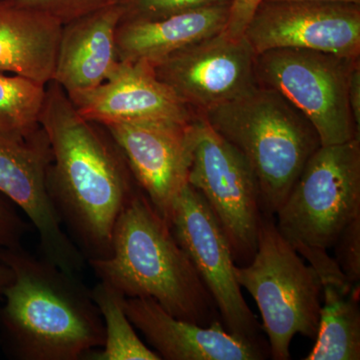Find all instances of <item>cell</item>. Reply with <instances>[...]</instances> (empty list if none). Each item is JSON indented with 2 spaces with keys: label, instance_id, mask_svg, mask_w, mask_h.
I'll return each mask as SVG.
<instances>
[{
  "label": "cell",
  "instance_id": "9",
  "mask_svg": "<svg viewBox=\"0 0 360 360\" xmlns=\"http://www.w3.org/2000/svg\"><path fill=\"white\" fill-rule=\"evenodd\" d=\"M169 226L212 295L227 331L264 345L262 326L236 278V264L226 236L205 198L189 184L175 200Z\"/></svg>",
  "mask_w": 360,
  "mask_h": 360
},
{
  "label": "cell",
  "instance_id": "3",
  "mask_svg": "<svg viewBox=\"0 0 360 360\" xmlns=\"http://www.w3.org/2000/svg\"><path fill=\"white\" fill-rule=\"evenodd\" d=\"M87 264L123 295L151 298L176 319L202 326L220 319L193 262L141 189L116 222L110 257Z\"/></svg>",
  "mask_w": 360,
  "mask_h": 360
},
{
  "label": "cell",
  "instance_id": "22",
  "mask_svg": "<svg viewBox=\"0 0 360 360\" xmlns=\"http://www.w3.org/2000/svg\"><path fill=\"white\" fill-rule=\"evenodd\" d=\"M232 0H120L122 20H155L174 14L208 8L231 6Z\"/></svg>",
  "mask_w": 360,
  "mask_h": 360
},
{
  "label": "cell",
  "instance_id": "16",
  "mask_svg": "<svg viewBox=\"0 0 360 360\" xmlns=\"http://www.w3.org/2000/svg\"><path fill=\"white\" fill-rule=\"evenodd\" d=\"M122 20L112 4L63 25L51 82L66 94L103 84L120 65L116 30Z\"/></svg>",
  "mask_w": 360,
  "mask_h": 360
},
{
  "label": "cell",
  "instance_id": "17",
  "mask_svg": "<svg viewBox=\"0 0 360 360\" xmlns=\"http://www.w3.org/2000/svg\"><path fill=\"white\" fill-rule=\"evenodd\" d=\"M229 6L208 7L155 20H122L116 30L118 58L155 63L187 45L224 32Z\"/></svg>",
  "mask_w": 360,
  "mask_h": 360
},
{
  "label": "cell",
  "instance_id": "8",
  "mask_svg": "<svg viewBox=\"0 0 360 360\" xmlns=\"http://www.w3.org/2000/svg\"><path fill=\"white\" fill-rule=\"evenodd\" d=\"M196 141L188 184L200 191L226 236L236 265L250 264L257 248L262 210L257 176L243 153L194 120Z\"/></svg>",
  "mask_w": 360,
  "mask_h": 360
},
{
  "label": "cell",
  "instance_id": "14",
  "mask_svg": "<svg viewBox=\"0 0 360 360\" xmlns=\"http://www.w3.org/2000/svg\"><path fill=\"white\" fill-rule=\"evenodd\" d=\"M68 94L85 120L101 127L118 123L193 122L198 115L155 77L148 63L120 61L105 82Z\"/></svg>",
  "mask_w": 360,
  "mask_h": 360
},
{
  "label": "cell",
  "instance_id": "26",
  "mask_svg": "<svg viewBox=\"0 0 360 360\" xmlns=\"http://www.w3.org/2000/svg\"><path fill=\"white\" fill-rule=\"evenodd\" d=\"M264 0H232L224 32L233 39L245 37L246 27Z\"/></svg>",
  "mask_w": 360,
  "mask_h": 360
},
{
  "label": "cell",
  "instance_id": "7",
  "mask_svg": "<svg viewBox=\"0 0 360 360\" xmlns=\"http://www.w3.org/2000/svg\"><path fill=\"white\" fill-rule=\"evenodd\" d=\"M360 58L328 52L277 49L257 54V84L283 94L311 122L321 146L360 139L349 101L350 71Z\"/></svg>",
  "mask_w": 360,
  "mask_h": 360
},
{
  "label": "cell",
  "instance_id": "29",
  "mask_svg": "<svg viewBox=\"0 0 360 360\" xmlns=\"http://www.w3.org/2000/svg\"><path fill=\"white\" fill-rule=\"evenodd\" d=\"M269 1L336 2V4H360V0H269Z\"/></svg>",
  "mask_w": 360,
  "mask_h": 360
},
{
  "label": "cell",
  "instance_id": "23",
  "mask_svg": "<svg viewBox=\"0 0 360 360\" xmlns=\"http://www.w3.org/2000/svg\"><path fill=\"white\" fill-rule=\"evenodd\" d=\"M18 6L51 16L61 25L120 0H11Z\"/></svg>",
  "mask_w": 360,
  "mask_h": 360
},
{
  "label": "cell",
  "instance_id": "11",
  "mask_svg": "<svg viewBox=\"0 0 360 360\" xmlns=\"http://www.w3.org/2000/svg\"><path fill=\"white\" fill-rule=\"evenodd\" d=\"M51 158V144L42 129L27 141L0 139V193L37 229L41 257L78 274L87 262L65 231L49 196L46 180Z\"/></svg>",
  "mask_w": 360,
  "mask_h": 360
},
{
  "label": "cell",
  "instance_id": "18",
  "mask_svg": "<svg viewBox=\"0 0 360 360\" xmlns=\"http://www.w3.org/2000/svg\"><path fill=\"white\" fill-rule=\"evenodd\" d=\"M63 25L47 14L0 1V72L47 84L53 77Z\"/></svg>",
  "mask_w": 360,
  "mask_h": 360
},
{
  "label": "cell",
  "instance_id": "4",
  "mask_svg": "<svg viewBox=\"0 0 360 360\" xmlns=\"http://www.w3.org/2000/svg\"><path fill=\"white\" fill-rule=\"evenodd\" d=\"M201 115L245 156L257 176L262 212L274 217L321 146L314 125L283 94L258 84Z\"/></svg>",
  "mask_w": 360,
  "mask_h": 360
},
{
  "label": "cell",
  "instance_id": "21",
  "mask_svg": "<svg viewBox=\"0 0 360 360\" xmlns=\"http://www.w3.org/2000/svg\"><path fill=\"white\" fill-rule=\"evenodd\" d=\"M45 94V84L0 72V139L25 141L37 134Z\"/></svg>",
  "mask_w": 360,
  "mask_h": 360
},
{
  "label": "cell",
  "instance_id": "5",
  "mask_svg": "<svg viewBox=\"0 0 360 360\" xmlns=\"http://www.w3.org/2000/svg\"><path fill=\"white\" fill-rule=\"evenodd\" d=\"M236 274L260 310L272 359H290L296 335L316 338L321 278L277 229L274 215L262 213L257 252L250 264L236 265Z\"/></svg>",
  "mask_w": 360,
  "mask_h": 360
},
{
  "label": "cell",
  "instance_id": "10",
  "mask_svg": "<svg viewBox=\"0 0 360 360\" xmlns=\"http://www.w3.org/2000/svg\"><path fill=\"white\" fill-rule=\"evenodd\" d=\"M255 58L245 37L233 39L224 32L148 65L182 103L201 115L257 86Z\"/></svg>",
  "mask_w": 360,
  "mask_h": 360
},
{
  "label": "cell",
  "instance_id": "25",
  "mask_svg": "<svg viewBox=\"0 0 360 360\" xmlns=\"http://www.w3.org/2000/svg\"><path fill=\"white\" fill-rule=\"evenodd\" d=\"M32 224L22 219L20 210L0 193V251L22 245Z\"/></svg>",
  "mask_w": 360,
  "mask_h": 360
},
{
  "label": "cell",
  "instance_id": "20",
  "mask_svg": "<svg viewBox=\"0 0 360 360\" xmlns=\"http://www.w3.org/2000/svg\"><path fill=\"white\" fill-rule=\"evenodd\" d=\"M92 298L103 317L105 340L101 349L94 350L85 359L160 360V356L146 347L135 333L125 314V296L110 284L99 281L91 288Z\"/></svg>",
  "mask_w": 360,
  "mask_h": 360
},
{
  "label": "cell",
  "instance_id": "28",
  "mask_svg": "<svg viewBox=\"0 0 360 360\" xmlns=\"http://www.w3.org/2000/svg\"><path fill=\"white\" fill-rule=\"evenodd\" d=\"M13 279V272L8 265L0 260V305L4 300V291Z\"/></svg>",
  "mask_w": 360,
  "mask_h": 360
},
{
  "label": "cell",
  "instance_id": "15",
  "mask_svg": "<svg viewBox=\"0 0 360 360\" xmlns=\"http://www.w3.org/2000/svg\"><path fill=\"white\" fill-rule=\"evenodd\" d=\"M125 314L151 347L165 360H259L269 356L267 345L232 335L220 319L208 326L176 319L155 300L127 297Z\"/></svg>",
  "mask_w": 360,
  "mask_h": 360
},
{
  "label": "cell",
  "instance_id": "6",
  "mask_svg": "<svg viewBox=\"0 0 360 360\" xmlns=\"http://www.w3.org/2000/svg\"><path fill=\"white\" fill-rule=\"evenodd\" d=\"M276 215L293 248H333L360 217V139L317 149Z\"/></svg>",
  "mask_w": 360,
  "mask_h": 360
},
{
  "label": "cell",
  "instance_id": "12",
  "mask_svg": "<svg viewBox=\"0 0 360 360\" xmlns=\"http://www.w3.org/2000/svg\"><path fill=\"white\" fill-rule=\"evenodd\" d=\"M243 37L255 54L300 49L360 58V4L264 0Z\"/></svg>",
  "mask_w": 360,
  "mask_h": 360
},
{
  "label": "cell",
  "instance_id": "19",
  "mask_svg": "<svg viewBox=\"0 0 360 360\" xmlns=\"http://www.w3.org/2000/svg\"><path fill=\"white\" fill-rule=\"evenodd\" d=\"M323 305L307 360L360 359L359 284L322 285Z\"/></svg>",
  "mask_w": 360,
  "mask_h": 360
},
{
  "label": "cell",
  "instance_id": "24",
  "mask_svg": "<svg viewBox=\"0 0 360 360\" xmlns=\"http://www.w3.org/2000/svg\"><path fill=\"white\" fill-rule=\"evenodd\" d=\"M333 248L335 260L348 281L359 284L360 279V217L347 225Z\"/></svg>",
  "mask_w": 360,
  "mask_h": 360
},
{
  "label": "cell",
  "instance_id": "13",
  "mask_svg": "<svg viewBox=\"0 0 360 360\" xmlns=\"http://www.w3.org/2000/svg\"><path fill=\"white\" fill-rule=\"evenodd\" d=\"M194 120L103 127L122 150L137 184L168 224L175 200L188 184L196 141Z\"/></svg>",
  "mask_w": 360,
  "mask_h": 360
},
{
  "label": "cell",
  "instance_id": "1",
  "mask_svg": "<svg viewBox=\"0 0 360 360\" xmlns=\"http://www.w3.org/2000/svg\"><path fill=\"white\" fill-rule=\"evenodd\" d=\"M49 84L40 116L51 149L49 196L86 262L105 259L116 222L141 187L108 130L82 117L65 90Z\"/></svg>",
  "mask_w": 360,
  "mask_h": 360
},
{
  "label": "cell",
  "instance_id": "2",
  "mask_svg": "<svg viewBox=\"0 0 360 360\" xmlns=\"http://www.w3.org/2000/svg\"><path fill=\"white\" fill-rule=\"evenodd\" d=\"M13 279L0 305V345L16 360H79L104 345L103 317L78 274L22 245L0 251Z\"/></svg>",
  "mask_w": 360,
  "mask_h": 360
},
{
  "label": "cell",
  "instance_id": "27",
  "mask_svg": "<svg viewBox=\"0 0 360 360\" xmlns=\"http://www.w3.org/2000/svg\"><path fill=\"white\" fill-rule=\"evenodd\" d=\"M348 101L357 131L360 134V59L352 68L348 80Z\"/></svg>",
  "mask_w": 360,
  "mask_h": 360
}]
</instances>
